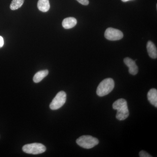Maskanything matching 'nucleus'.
I'll use <instances>...</instances> for the list:
<instances>
[{
    "mask_svg": "<svg viewBox=\"0 0 157 157\" xmlns=\"http://www.w3.org/2000/svg\"><path fill=\"white\" fill-rule=\"evenodd\" d=\"M114 87V80L112 78H107L101 81L97 90V95L104 97L109 94Z\"/></svg>",
    "mask_w": 157,
    "mask_h": 157,
    "instance_id": "obj_1",
    "label": "nucleus"
},
{
    "mask_svg": "<svg viewBox=\"0 0 157 157\" xmlns=\"http://www.w3.org/2000/svg\"><path fill=\"white\" fill-rule=\"evenodd\" d=\"M79 146L86 149H90L98 145L99 140L95 137L90 135H83L78 137L76 140Z\"/></svg>",
    "mask_w": 157,
    "mask_h": 157,
    "instance_id": "obj_2",
    "label": "nucleus"
},
{
    "mask_svg": "<svg viewBox=\"0 0 157 157\" xmlns=\"http://www.w3.org/2000/svg\"><path fill=\"white\" fill-rule=\"evenodd\" d=\"M23 151L29 154L38 155L46 151L45 146L41 143H34L27 144L22 147Z\"/></svg>",
    "mask_w": 157,
    "mask_h": 157,
    "instance_id": "obj_3",
    "label": "nucleus"
},
{
    "mask_svg": "<svg viewBox=\"0 0 157 157\" xmlns=\"http://www.w3.org/2000/svg\"><path fill=\"white\" fill-rule=\"evenodd\" d=\"M67 100V94L63 91L59 92L52 100L49 105L52 110H56L63 107Z\"/></svg>",
    "mask_w": 157,
    "mask_h": 157,
    "instance_id": "obj_4",
    "label": "nucleus"
},
{
    "mask_svg": "<svg viewBox=\"0 0 157 157\" xmlns=\"http://www.w3.org/2000/svg\"><path fill=\"white\" fill-rule=\"evenodd\" d=\"M106 39L110 41H117L122 39L124 36L122 32L117 29L109 28L107 29L104 33Z\"/></svg>",
    "mask_w": 157,
    "mask_h": 157,
    "instance_id": "obj_5",
    "label": "nucleus"
},
{
    "mask_svg": "<svg viewBox=\"0 0 157 157\" xmlns=\"http://www.w3.org/2000/svg\"><path fill=\"white\" fill-rule=\"evenodd\" d=\"M125 64L129 68V72L130 74L132 75H135L138 73V67L136 64L135 61L130 58H125L124 60Z\"/></svg>",
    "mask_w": 157,
    "mask_h": 157,
    "instance_id": "obj_6",
    "label": "nucleus"
},
{
    "mask_svg": "<svg viewBox=\"0 0 157 157\" xmlns=\"http://www.w3.org/2000/svg\"><path fill=\"white\" fill-rule=\"evenodd\" d=\"M77 22V20L74 17H67L63 20L62 25L65 29L73 28L76 26Z\"/></svg>",
    "mask_w": 157,
    "mask_h": 157,
    "instance_id": "obj_7",
    "label": "nucleus"
},
{
    "mask_svg": "<svg viewBox=\"0 0 157 157\" xmlns=\"http://www.w3.org/2000/svg\"><path fill=\"white\" fill-rule=\"evenodd\" d=\"M147 99L150 103L157 107V90L155 89H151L149 91L147 95Z\"/></svg>",
    "mask_w": 157,
    "mask_h": 157,
    "instance_id": "obj_8",
    "label": "nucleus"
},
{
    "mask_svg": "<svg viewBox=\"0 0 157 157\" xmlns=\"http://www.w3.org/2000/svg\"><path fill=\"white\" fill-rule=\"evenodd\" d=\"M147 52L149 56L152 59H156L157 58V50L155 45L151 41H148L147 45Z\"/></svg>",
    "mask_w": 157,
    "mask_h": 157,
    "instance_id": "obj_9",
    "label": "nucleus"
},
{
    "mask_svg": "<svg viewBox=\"0 0 157 157\" xmlns=\"http://www.w3.org/2000/svg\"><path fill=\"white\" fill-rule=\"evenodd\" d=\"M38 9L42 12H47L50 9L49 0H39L37 4Z\"/></svg>",
    "mask_w": 157,
    "mask_h": 157,
    "instance_id": "obj_10",
    "label": "nucleus"
},
{
    "mask_svg": "<svg viewBox=\"0 0 157 157\" xmlns=\"http://www.w3.org/2000/svg\"><path fill=\"white\" fill-rule=\"evenodd\" d=\"M129 111L128 107L118 109L116 114V118L119 121H123L128 117Z\"/></svg>",
    "mask_w": 157,
    "mask_h": 157,
    "instance_id": "obj_11",
    "label": "nucleus"
},
{
    "mask_svg": "<svg viewBox=\"0 0 157 157\" xmlns=\"http://www.w3.org/2000/svg\"><path fill=\"white\" fill-rule=\"evenodd\" d=\"M113 108L115 110L123 109L128 107L127 101L124 99H119L115 101L113 104Z\"/></svg>",
    "mask_w": 157,
    "mask_h": 157,
    "instance_id": "obj_12",
    "label": "nucleus"
},
{
    "mask_svg": "<svg viewBox=\"0 0 157 157\" xmlns=\"http://www.w3.org/2000/svg\"><path fill=\"white\" fill-rule=\"evenodd\" d=\"M48 74V70H42L39 71L35 74L33 77V81L35 83H38L42 81Z\"/></svg>",
    "mask_w": 157,
    "mask_h": 157,
    "instance_id": "obj_13",
    "label": "nucleus"
},
{
    "mask_svg": "<svg viewBox=\"0 0 157 157\" xmlns=\"http://www.w3.org/2000/svg\"><path fill=\"white\" fill-rule=\"evenodd\" d=\"M24 2V0H12L10 5V9L12 10H17L21 7Z\"/></svg>",
    "mask_w": 157,
    "mask_h": 157,
    "instance_id": "obj_14",
    "label": "nucleus"
},
{
    "mask_svg": "<svg viewBox=\"0 0 157 157\" xmlns=\"http://www.w3.org/2000/svg\"><path fill=\"white\" fill-rule=\"evenodd\" d=\"M139 156L140 157H151L150 155L147 153V152L144 151H141L139 153Z\"/></svg>",
    "mask_w": 157,
    "mask_h": 157,
    "instance_id": "obj_15",
    "label": "nucleus"
},
{
    "mask_svg": "<svg viewBox=\"0 0 157 157\" xmlns=\"http://www.w3.org/2000/svg\"><path fill=\"white\" fill-rule=\"evenodd\" d=\"M78 2L84 5V6H87L89 4V2L88 0H76Z\"/></svg>",
    "mask_w": 157,
    "mask_h": 157,
    "instance_id": "obj_16",
    "label": "nucleus"
},
{
    "mask_svg": "<svg viewBox=\"0 0 157 157\" xmlns=\"http://www.w3.org/2000/svg\"><path fill=\"white\" fill-rule=\"evenodd\" d=\"M4 45V40L3 37L0 36V48H2Z\"/></svg>",
    "mask_w": 157,
    "mask_h": 157,
    "instance_id": "obj_17",
    "label": "nucleus"
},
{
    "mask_svg": "<svg viewBox=\"0 0 157 157\" xmlns=\"http://www.w3.org/2000/svg\"><path fill=\"white\" fill-rule=\"evenodd\" d=\"M121 1L125 2H128V1H131V0H121Z\"/></svg>",
    "mask_w": 157,
    "mask_h": 157,
    "instance_id": "obj_18",
    "label": "nucleus"
}]
</instances>
